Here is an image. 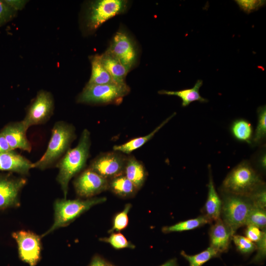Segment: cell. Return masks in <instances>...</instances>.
<instances>
[{
    "label": "cell",
    "instance_id": "1",
    "mask_svg": "<svg viewBox=\"0 0 266 266\" xmlns=\"http://www.w3.org/2000/svg\"><path fill=\"white\" fill-rule=\"evenodd\" d=\"M91 144L90 133L85 129L77 145L68 149L56 165L59 169L56 180L61 186L64 199L66 198L70 180L86 166Z\"/></svg>",
    "mask_w": 266,
    "mask_h": 266
},
{
    "label": "cell",
    "instance_id": "2",
    "mask_svg": "<svg viewBox=\"0 0 266 266\" xmlns=\"http://www.w3.org/2000/svg\"><path fill=\"white\" fill-rule=\"evenodd\" d=\"M76 136L72 125L63 121L56 122L52 128L47 149L41 157L33 163V168L45 170L56 165L70 148Z\"/></svg>",
    "mask_w": 266,
    "mask_h": 266
},
{
    "label": "cell",
    "instance_id": "3",
    "mask_svg": "<svg viewBox=\"0 0 266 266\" xmlns=\"http://www.w3.org/2000/svg\"><path fill=\"white\" fill-rule=\"evenodd\" d=\"M264 186L260 175L247 161L234 167L224 179L222 187L229 194L249 198Z\"/></svg>",
    "mask_w": 266,
    "mask_h": 266
},
{
    "label": "cell",
    "instance_id": "4",
    "mask_svg": "<svg viewBox=\"0 0 266 266\" xmlns=\"http://www.w3.org/2000/svg\"><path fill=\"white\" fill-rule=\"evenodd\" d=\"M103 198L81 199H57L54 202V221L52 226L41 237L51 233L59 228L66 227L92 206L106 201Z\"/></svg>",
    "mask_w": 266,
    "mask_h": 266
},
{
    "label": "cell",
    "instance_id": "5",
    "mask_svg": "<svg viewBox=\"0 0 266 266\" xmlns=\"http://www.w3.org/2000/svg\"><path fill=\"white\" fill-rule=\"evenodd\" d=\"M130 91V88L126 83L102 85L87 83L76 101L89 104H119Z\"/></svg>",
    "mask_w": 266,
    "mask_h": 266
},
{
    "label": "cell",
    "instance_id": "6",
    "mask_svg": "<svg viewBox=\"0 0 266 266\" xmlns=\"http://www.w3.org/2000/svg\"><path fill=\"white\" fill-rule=\"evenodd\" d=\"M126 0H97L91 1L86 9L84 27L86 32L96 31L101 25L115 16L124 13L128 8Z\"/></svg>",
    "mask_w": 266,
    "mask_h": 266
},
{
    "label": "cell",
    "instance_id": "7",
    "mask_svg": "<svg viewBox=\"0 0 266 266\" xmlns=\"http://www.w3.org/2000/svg\"><path fill=\"white\" fill-rule=\"evenodd\" d=\"M245 198L229 194L222 201V220L233 234L240 227L245 225L247 216L253 206L250 199Z\"/></svg>",
    "mask_w": 266,
    "mask_h": 266
},
{
    "label": "cell",
    "instance_id": "8",
    "mask_svg": "<svg viewBox=\"0 0 266 266\" xmlns=\"http://www.w3.org/2000/svg\"><path fill=\"white\" fill-rule=\"evenodd\" d=\"M130 71L136 65L138 50L135 42L125 30L114 35L107 49Z\"/></svg>",
    "mask_w": 266,
    "mask_h": 266
},
{
    "label": "cell",
    "instance_id": "9",
    "mask_svg": "<svg viewBox=\"0 0 266 266\" xmlns=\"http://www.w3.org/2000/svg\"><path fill=\"white\" fill-rule=\"evenodd\" d=\"M54 109L52 95L49 92L41 90L30 104L22 121L28 129L33 126L45 124L53 115Z\"/></svg>",
    "mask_w": 266,
    "mask_h": 266
},
{
    "label": "cell",
    "instance_id": "10",
    "mask_svg": "<svg viewBox=\"0 0 266 266\" xmlns=\"http://www.w3.org/2000/svg\"><path fill=\"white\" fill-rule=\"evenodd\" d=\"M27 182L25 176L0 173V211L20 206V193Z\"/></svg>",
    "mask_w": 266,
    "mask_h": 266
},
{
    "label": "cell",
    "instance_id": "11",
    "mask_svg": "<svg viewBox=\"0 0 266 266\" xmlns=\"http://www.w3.org/2000/svg\"><path fill=\"white\" fill-rule=\"evenodd\" d=\"M127 158L115 151L101 153L92 161L88 168L109 180L124 174Z\"/></svg>",
    "mask_w": 266,
    "mask_h": 266
},
{
    "label": "cell",
    "instance_id": "12",
    "mask_svg": "<svg viewBox=\"0 0 266 266\" xmlns=\"http://www.w3.org/2000/svg\"><path fill=\"white\" fill-rule=\"evenodd\" d=\"M12 236L17 243L21 260L30 266H35L41 258L40 237L33 232L25 230L13 232Z\"/></svg>",
    "mask_w": 266,
    "mask_h": 266
},
{
    "label": "cell",
    "instance_id": "13",
    "mask_svg": "<svg viewBox=\"0 0 266 266\" xmlns=\"http://www.w3.org/2000/svg\"><path fill=\"white\" fill-rule=\"evenodd\" d=\"M108 182L88 168L75 178L73 185L78 196L89 199L108 189Z\"/></svg>",
    "mask_w": 266,
    "mask_h": 266
},
{
    "label": "cell",
    "instance_id": "14",
    "mask_svg": "<svg viewBox=\"0 0 266 266\" xmlns=\"http://www.w3.org/2000/svg\"><path fill=\"white\" fill-rule=\"evenodd\" d=\"M28 129L22 120L7 124L0 133L4 136L12 150L19 149L30 153L32 147L27 136Z\"/></svg>",
    "mask_w": 266,
    "mask_h": 266
},
{
    "label": "cell",
    "instance_id": "15",
    "mask_svg": "<svg viewBox=\"0 0 266 266\" xmlns=\"http://www.w3.org/2000/svg\"><path fill=\"white\" fill-rule=\"evenodd\" d=\"M32 168H33V163L15 150L0 153V171L25 176Z\"/></svg>",
    "mask_w": 266,
    "mask_h": 266
},
{
    "label": "cell",
    "instance_id": "16",
    "mask_svg": "<svg viewBox=\"0 0 266 266\" xmlns=\"http://www.w3.org/2000/svg\"><path fill=\"white\" fill-rule=\"evenodd\" d=\"M214 222L209 231L210 247L220 254L226 252L233 234L221 218Z\"/></svg>",
    "mask_w": 266,
    "mask_h": 266
},
{
    "label": "cell",
    "instance_id": "17",
    "mask_svg": "<svg viewBox=\"0 0 266 266\" xmlns=\"http://www.w3.org/2000/svg\"><path fill=\"white\" fill-rule=\"evenodd\" d=\"M208 195L204 205V216L212 223L221 218L222 201L216 191L210 165H208Z\"/></svg>",
    "mask_w": 266,
    "mask_h": 266
},
{
    "label": "cell",
    "instance_id": "18",
    "mask_svg": "<svg viewBox=\"0 0 266 266\" xmlns=\"http://www.w3.org/2000/svg\"><path fill=\"white\" fill-rule=\"evenodd\" d=\"M124 175L130 180L137 190L143 186L147 172L143 164L133 156L127 157Z\"/></svg>",
    "mask_w": 266,
    "mask_h": 266
},
{
    "label": "cell",
    "instance_id": "19",
    "mask_svg": "<svg viewBox=\"0 0 266 266\" xmlns=\"http://www.w3.org/2000/svg\"><path fill=\"white\" fill-rule=\"evenodd\" d=\"M100 57L102 65L113 79L118 83H126V76L130 71L128 68L107 50Z\"/></svg>",
    "mask_w": 266,
    "mask_h": 266
},
{
    "label": "cell",
    "instance_id": "20",
    "mask_svg": "<svg viewBox=\"0 0 266 266\" xmlns=\"http://www.w3.org/2000/svg\"><path fill=\"white\" fill-rule=\"evenodd\" d=\"M174 112L166 120L162 122L152 132L149 134L138 137L133 138L129 141L118 145H114L113 147L114 151H118L125 154H130L133 151L139 148L150 140L154 135L167 124L175 115Z\"/></svg>",
    "mask_w": 266,
    "mask_h": 266
},
{
    "label": "cell",
    "instance_id": "21",
    "mask_svg": "<svg viewBox=\"0 0 266 266\" xmlns=\"http://www.w3.org/2000/svg\"><path fill=\"white\" fill-rule=\"evenodd\" d=\"M91 64V75L87 83L89 84L102 85L118 83L111 77L104 67L100 55L96 54L90 57Z\"/></svg>",
    "mask_w": 266,
    "mask_h": 266
},
{
    "label": "cell",
    "instance_id": "22",
    "mask_svg": "<svg viewBox=\"0 0 266 266\" xmlns=\"http://www.w3.org/2000/svg\"><path fill=\"white\" fill-rule=\"evenodd\" d=\"M202 80L199 79L197 81L194 86L190 89H185L180 91L161 90L158 92L159 94L170 96H176L182 100V106L186 107L192 102L198 101L200 102H206L208 100L202 98L200 94L199 89L202 85Z\"/></svg>",
    "mask_w": 266,
    "mask_h": 266
},
{
    "label": "cell",
    "instance_id": "23",
    "mask_svg": "<svg viewBox=\"0 0 266 266\" xmlns=\"http://www.w3.org/2000/svg\"><path fill=\"white\" fill-rule=\"evenodd\" d=\"M108 181V189L121 197H133L137 191L134 185L124 174Z\"/></svg>",
    "mask_w": 266,
    "mask_h": 266
},
{
    "label": "cell",
    "instance_id": "24",
    "mask_svg": "<svg viewBox=\"0 0 266 266\" xmlns=\"http://www.w3.org/2000/svg\"><path fill=\"white\" fill-rule=\"evenodd\" d=\"M233 136L237 140L250 143L253 138V127L251 123L243 119L235 120L231 126Z\"/></svg>",
    "mask_w": 266,
    "mask_h": 266
},
{
    "label": "cell",
    "instance_id": "25",
    "mask_svg": "<svg viewBox=\"0 0 266 266\" xmlns=\"http://www.w3.org/2000/svg\"><path fill=\"white\" fill-rule=\"evenodd\" d=\"M208 223H211L204 215L200 216L196 218L180 222L173 225L164 227L162 231L165 233L183 232L200 228Z\"/></svg>",
    "mask_w": 266,
    "mask_h": 266
},
{
    "label": "cell",
    "instance_id": "26",
    "mask_svg": "<svg viewBox=\"0 0 266 266\" xmlns=\"http://www.w3.org/2000/svg\"><path fill=\"white\" fill-rule=\"evenodd\" d=\"M180 254L188 262L189 266H202L210 259L218 257L220 254L210 246L196 255H189L184 251H182Z\"/></svg>",
    "mask_w": 266,
    "mask_h": 266
},
{
    "label": "cell",
    "instance_id": "27",
    "mask_svg": "<svg viewBox=\"0 0 266 266\" xmlns=\"http://www.w3.org/2000/svg\"><path fill=\"white\" fill-rule=\"evenodd\" d=\"M258 122L252 140L255 143H261L266 135V107L260 106L257 109Z\"/></svg>",
    "mask_w": 266,
    "mask_h": 266
},
{
    "label": "cell",
    "instance_id": "28",
    "mask_svg": "<svg viewBox=\"0 0 266 266\" xmlns=\"http://www.w3.org/2000/svg\"><path fill=\"white\" fill-rule=\"evenodd\" d=\"M245 225L254 226L262 230H265L266 226V209L253 206L247 216Z\"/></svg>",
    "mask_w": 266,
    "mask_h": 266
},
{
    "label": "cell",
    "instance_id": "29",
    "mask_svg": "<svg viewBox=\"0 0 266 266\" xmlns=\"http://www.w3.org/2000/svg\"><path fill=\"white\" fill-rule=\"evenodd\" d=\"M131 208V204H127L124 210L117 213L113 219V226L108 233L119 232L125 229L129 223L128 213Z\"/></svg>",
    "mask_w": 266,
    "mask_h": 266
},
{
    "label": "cell",
    "instance_id": "30",
    "mask_svg": "<svg viewBox=\"0 0 266 266\" xmlns=\"http://www.w3.org/2000/svg\"><path fill=\"white\" fill-rule=\"evenodd\" d=\"M232 240H233L237 250L242 254H250L256 249L255 243L246 237L233 234Z\"/></svg>",
    "mask_w": 266,
    "mask_h": 266
},
{
    "label": "cell",
    "instance_id": "31",
    "mask_svg": "<svg viewBox=\"0 0 266 266\" xmlns=\"http://www.w3.org/2000/svg\"><path fill=\"white\" fill-rule=\"evenodd\" d=\"M100 240L109 243L113 248L117 249L126 248L133 249L135 247L133 244L120 233H113L109 237L101 238Z\"/></svg>",
    "mask_w": 266,
    "mask_h": 266
},
{
    "label": "cell",
    "instance_id": "32",
    "mask_svg": "<svg viewBox=\"0 0 266 266\" xmlns=\"http://www.w3.org/2000/svg\"><path fill=\"white\" fill-rule=\"evenodd\" d=\"M17 12L4 0H0V27L11 21L15 17Z\"/></svg>",
    "mask_w": 266,
    "mask_h": 266
},
{
    "label": "cell",
    "instance_id": "33",
    "mask_svg": "<svg viewBox=\"0 0 266 266\" xmlns=\"http://www.w3.org/2000/svg\"><path fill=\"white\" fill-rule=\"evenodd\" d=\"M248 198L254 206L266 209V192L265 188L261 187L254 192Z\"/></svg>",
    "mask_w": 266,
    "mask_h": 266
},
{
    "label": "cell",
    "instance_id": "34",
    "mask_svg": "<svg viewBox=\"0 0 266 266\" xmlns=\"http://www.w3.org/2000/svg\"><path fill=\"white\" fill-rule=\"evenodd\" d=\"M257 254L252 260V262L260 264L264 261L266 256V233L262 238L256 243Z\"/></svg>",
    "mask_w": 266,
    "mask_h": 266
},
{
    "label": "cell",
    "instance_id": "35",
    "mask_svg": "<svg viewBox=\"0 0 266 266\" xmlns=\"http://www.w3.org/2000/svg\"><path fill=\"white\" fill-rule=\"evenodd\" d=\"M240 9L247 13L257 10L265 3L264 0H235Z\"/></svg>",
    "mask_w": 266,
    "mask_h": 266
},
{
    "label": "cell",
    "instance_id": "36",
    "mask_svg": "<svg viewBox=\"0 0 266 266\" xmlns=\"http://www.w3.org/2000/svg\"><path fill=\"white\" fill-rule=\"evenodd\" d=\"M265 232V230H262L256 226L248 225L247 226L245 233L246 237L254 243H256L262 238Z\"/></svg>",
    "mask_w": 266,
    "mask_h": 266
},
{
    "label": "cell",
    "instance_id": "37",
    "mask_svg": "<svg viewBox=\"0 0 266 266\" xmlns=\"http://www.w3.org/2000/svg\"><path fill=\"white\" fill-rule=\"evenodd\" d=\"M4 1L16 11L22 10L27 1L23 0H4Z\"/></svg>",
    "mask_w": 266,
    "mask_h": 266
},
{
    "label": "cell",
    "instance_id": "38",
    "mask_svg": "<svg viewBox=\"0 0 266 266\" xmlns=\"http://www.w3.org/2000/svg\"><path fill=\"white\" fill-rule=\"evenodd\" d=\"M112 265L99 256H95L90 263L89 266H111Z\"/></svg>",
    "mask_w": 266,
    "mask_h": 266
},
{
    "label": "cell",
    "instance_id": "39",
    "mask_svg": "<svg viewBox=\"0 0 266 266\" xmlns=\"http://www.w3.org/2000/svg\"><path fill=\"white\" fill-rule=\"evenodd\" d=\"M4 136L0 133V153L12 151Z\"/></svg>",
    "mask_w": 266,
    "mask_h": 266
},
{
    "label": "cell",
    "instance_id": "40",
    "mask_svg": "<svg viewBox=\"0 0 266 266\" xmlns=\"http://www.w3.org/2000/svg\"><path fill=\"white\" fill-rule=\"evenodd\" d=\"M160 266H178V265L177 259L176 258H173L167 261Z\"/></svg>",
    "mask_w": 266,
    "mask_h": 266
},
{
    "label": "cell",
    "instance_id": "41",
    "mask_svg": "<svg viewBox=\"0 0 266 266\" xmlns=\"http://www.w3.org/2000/svg\"><path fill=\"white\" fill-rule=\"evenodd\" d=\"M260 165L263 167V168H266V154H263L262 157L260 158Z\"/></svg>",
    "mask_w": 266,
    "mask_h": 266
},
{
    "label": "cell",
    "instance_id": "42",
    "mask_svg": "<svg viewBox=\"0 0 266 266\" xmlns=\"http://www.w3.org/2000/svg\"><path fill=\"white\" fill-rule=\"evenodd\" d=\"M111 266H112V265Z\"/></svg>",
    "mask_w": 266,
    "mask_h": 266
}]
</instances>
